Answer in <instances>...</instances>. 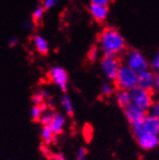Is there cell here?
<instances>
[{
	"label": "cell",
	"mask_w": 159,
	"mask_h": 160,
	"mask_svg": "<svg viewBox=\"0 0 159 160\" xmlns=\"http://www.w3.org/2000/svg\"><path fill=\"white\" fill-rule=\"evenodd\" d=\"M127 42L120 31L114 27H106L98 36V49L103 56H117L124 53Z\"/></svg>",
	"instance_id": "6da1fadb"
},
{
	"label": "cell",
	"mask_w": 159,
	"mask_h": 160,
	"mask_svg": "<svg viewBox=\"0 0 159 160\" xmlns=\"http://www.w3.org/2000/svg\"><path fill=\"white\" fill-rule=\"evenodd\" d=\"M114 83L117 90L131 91L138 86V73L127 65H122Z\"/></svg>",
	"instance_id": "7a4b0ae2"
},
{
	"label": "cell",
	"mask_w": 159,
	"mask_h": 160,
	"mask_svg": "<svg viewBox=\"0 0 159 160\" xmlns=\"http://www.w3.org/2000/svg\"><path fill=\"white\" fill-rule=\"evenodd\" d=\"M132 133L136 139L144 134L159 136V120L149 114L141 122L132 124Z\"/></svg>",
	"instance_id": "3957f363"
},
{
	"label": "cell",
	"mask_w": 159,
	"mask_h": 160,
	"mask_svg": "<svg viewBox=\"0 0 159 160\" xmlns=\"http://www.w3.org/2000/svg\"><path fill=\"white\" fill-rule=\"evenodd\" d=\"M130 96H131V103H133L138 108L147 113V111H149L153 102L152 92L147 91L137 86L130 91Z\"/></svg>",
	"instance_id": "277c9868"
},
{
	"label": "cell",
	"mask_w": 159,
	"mask_h": 160,
	"mask_svg": "<svg viewBox=\"0 0 159 160\" xmlns=\"http://www.w3.org/2000/svg\"><path fill=\"white\" fill-rule=\"evenodd\" d=\"M124 61L127 67L137 73L147 70L150 67V63L147 60L145 55L137 49L128 50L124 57Z\"/></svg>",
	"instance_id": "5b68a950"
},
{
	"label": "cell",
	"mask_w": 159,
	"mask_h": 160,
	"mask_svg": "<svg viewBox=\"0 0 159 160\" xmlns=\"http://www.w3.org/2000/svg\"><path fill=\"white\" fill-rule=\"evenodd\" d=\"M122 66L121 60L117 56H103L100 60V68L105 78L110 82H114Z\"/></svg>",
	"instance_id": "8992f818"
},
{
	"label": "cell",
	"mask_w": 159,
	"mask_h": 160,
	"mask_svg": "<svg viewBox=\"0 0 159 160\" xmlns=\"http://www.w3.org/2000/svg\"><path fill=\"white\" fill-rule=\"evenodd\" d=\"M48 76L51 82L57 86L62 92L66 93L67 90V83H69V74L64 68L60 66H54L50 68Z\"/></svg>",
	"instance_id": "52a82bcc"
},
{
	"label": "cell",
	"mask_w": 159,
	"mask_h": 160,
	"mask_svg": "<svg viewBox=\"0 0 159 160\" xmlns=\"http://www.w3.org/2000/svg\"><path fill=\"white\" fill-rule=\"evenodd\" d=\"M123 113H124V116H126L127 122L131 125L136 123V122H141L147 116V112L138 108L133 103H130L126 108H123Z\"/></svg>",
	"instance_id": "ba28073f"
},
{
	"label": "cell",
	"mask_w": 159,
	"mask_h": 160,
	"mask_svg": "<svg viewBox=\"0 0 159 160\" xmlns=\"http://www.w3.org/2000/svg\"><path fill=\"white\" fill-rule=\"evenodd\" d=\"M154 79L155 73L149 68L138 72V87L152 92L154 88Z\"/></svg>",
	"instance_id": "9c48e42d"
},
{
	"label": "cell",
	"mask_w": 159,
	"mask_h": 160,
	"mask_svg": "<svg viewBox=\"0 0 159 160\" xmlns=\"http://www.w3.org/2000/svg\"><path fill=\"white\" fill-rule=\"evenodd\" d=\"M136 140L139 147L144 151H152L159 146V137L153 134H144Z\"/></svg>",
	"instance_id": "30bf717a"
},
{
	"label": "cell",
	"mask_w": 159,
	"mask_h": 160,
	"mask_svg": "<svg viewBox=\"0 0 159 160\" xmlns=\"http://www.w3.org/2000/svg\"><path fill=\"white\" fill-rule=\"evenodd\" d=\"M89 12H90L91 17H92L97 22H103L108 18L109 9H108V6L90 4Z\"/></svg>",
	"instance_id": "8fae6325"
},
{
	"label": "cell",
	"mask_w": 159,
	"mask_h": 160,
	"mask_svg": "<svg viewBox=\"0 0 159 160\" xmlns=\"http://www.w3.org/2000/svg\"><path fill=\"white\" fill-rule=\"evenodd\" d=\"M32 42L34 45V48L35 50L42 54V55H47L49 51V43L47 42V40L45 39L43 36L42 35H35L32 39Z\"/></svg>",
	"instance_id": "7c38bea8"
},
{
	"label": "cell",
	"mask_w": 159,
	"mask_h": 160,
	"mask_svg": "<svg viewBox=\"0 0 159 160\" xmlns=\"http://www.w3.org/2000/svg\"><path fill=\"white\" fill-rule=\"evenodd\" d=\"M66 123V118L64 115L60 113H56L55 116L53 117L52 121L50 122V123L48 124L49 128H51V130L53 131V133L58 136L61 135L64 131V127Z\"/></svg>",
	"instance_id": "4fadbf2b"
},
{
	"label": "cell",
	"mask_w": 159,
	"mask_h": 160,
	"mask_svg": "<svg viewBox=\"0 0 159 160\" xmlns=\"http://www.w3.org/2000/svg\"><path fill=\"white\" fill-rule=\"evenodd\" d=\"M116 101L118 105L121 108H126L127 105L131 103V96H130V91L127 90H117L115 94Z\"/></svg>",
	"instance_id": "5bb4252c"
},
{
	"label": "cell",
	"mask_w": 159,
	"mask_h": 160,
	"mask_svg": "<svg viewBox=\"0 0 159 160\" xmlns=\"http://www.w3.org/2000/svg\"><path fill=\"white\" fill-rule=\"evenodd\" d=\"M55 137L56 135L53 133V131L49 128V125H42L41 130V138L45 146L52 145L55 142Z\"/></svg>",
	"instance_id": "9a60e30c"
},
{
	"label": "cell",
	"mask_w": 159,
	"mask_h": 160,
	"mask_svg": "<svg viewBox=\"0 0 159 160\" xmlns=\"http://www.w3.org/2000/svg\"><path fill=\"white\" fill-rule=\"evenodd\" d=\"M61 105L65 111V113L67 116L72 118L74 115V108H73V103L72 101V98L69 95H67L66 93L62 96L61 98Z\"/></svg>",
	"instance_id": "2e32d148"
},
{
	"label": "cell",
	"mask_w": 159,
	"mask_h": 160,
	"mask_svg": "<svg viewBox=\"0 0 159 160\" xmlns=\"http://www.w3.org/2000/svg\"><path fill=\"white\" fill-rule=\"evenodd\" d=\"M48 109L47 102H43L41 105H33L31 108V119L33 122H40L42 113Z\"/></svg>",
	"instance_id": "e0dca14e"
},
{
	"label": "cell",
	"mask_w": 159,
	"mask_h": 160,
	"mask_svg": "<svg viewBox=\"0 0 159 160\" xmlns=\"http://www.w3.org/2000/svg\"><path fill=\"white\" fill-rule=\"evenodd\" d=\"M56 113L57 112H56L54 109H49V108L45 112H43L41 119H40V122L42 123V125H48Z\"/></svg>",
	"instance_id": "ac0fdd59"
},
{
	"label": "cell",
	"mask_w": 159,
	"mask_h": 160,
	"mask_svg": "<svg viewBox=\"0 0 159 160\" xmlns=\"http://www.w3.org/2000/svg\"><path fill=\"white\" fill-rule=\"evenodd\" d=\"M45 13V10L43 9V7L42 5L37 6L35 9H34L33 13H32V21L34 23H37V22H40Z\"/></svg>",
	"instance_id": "d6986e66"
},
{
	"label": "cell",
	"mask_w": 159,
	"mask_h": 160,
	"mask_svg": "<svg viewBox=\"0 0 159 160\" xmlns=\"http://www.w3.org/2000/svg\"><path fill=\"white\" fill-rule=\"evenodd\" d=\"M115 89H116L115 85L111 84L110 82L102 84L101 89H100L101 90V96L103 98H109V97H111L113 94H114Z\"/></svg>",
	"instance_id": "ffe728a7"
},
{
	"label": "cell",
	"mask_w": 159,
	"mask_h": 160,
	"mask_svg": "<svg viewBox=\"0 0 159 160\" xmlns=\"http://www.w3.org/2000/svg\"><path fill=\"white\" fill-rule=\"evenodd\" d=\"M98 53H99V49L97 45H94L90 48L89 52H88V59L91 62H95L97 58H98Z\"/></svg>",
	"instance_id": "44dd1931"
},
{
	"label": "cell",
	"mask_w": 159,
	"mask_h": 160,
	"mask_svg": "<svg viewBox=\"0 0 159 160\" xmlns=\"http://www.w3.org/2000/svg\"><path fill=\"white\" fill-rule=\"evenodd\" d=\"M31 100H32L33 105H41L42 103H43L44 98L41 93V91L40 92H37V93H34L31 97Z\"/></svg>",
	"instance_id": "7402d4cb"
},
{
	"label": "cell",
	"mask_w": 159,
	"mask_h": 160,
	"mask_svg": "<svg viewBox=\"0 0 159 160\" xmlns=\"http://www.w3.org/2000/svg\"><path fill=\"white\" fill-rule=\"evenodd\" d=\"M147 113H149L150 115H152V117L159 120V101H153Z\"/></svg>",
	"instance_id": "603a6c76"
},
{
	"label": "cell",
	"mask_w": 159,
	"mask_h": 160,
	"mask_svg": "<svg viewBox=\"0 0 159 160\" xmlns=\"http://www.w3.org/2000/svg\"><path fill=\"white\" fill-rule=\"evenodd\" d=\"M59 0H42V6L43 7V9L47 11V10H50L53 7H55L57 5Z\"/></svg>",
	"instance_id": "cb8c5ba5"
},
{
	"label": "cell",
	"mask_w": 159,
	"mask_h": 160,
	"mask_svg": "<svg viewBox=\"0 0 159 160\" xmlns=\"http://www.w3.org/2000/svg\"><path fill=\"white\" fill-rule=\"evenodd\" d=\"M88 153V150L85 147H81L76 153V160H84Z\"/></svg>",
	"instance_id": "d4e9b609"
},
{
	"label": "cell",
	"mask_w": 159,
	"mask_h": 160,
	"mask_svg": "<svg viewBox=\"0 0 159 160\" xmlns=\"http://www.w3.org/2000/svg\"><path fill=\"white\" fill-rule=\"evenodd\" d=\"M151 67L155 71H159V51L154 55V57L152 59L151 63H150Z\"/></svg>",
	"instance_id": "484cf974"
},
{
	"label": "cell",
	"mask_w": 159,
	"mask_h": 160,
	"mask_svg": "<svg viewBox=\"0 0 159 160\" xmlns=\"http://www.w3.org/2000/svg\"><path fill=\"white\" fill-rule=\"evenodd\" d=\"M91 4H96V5H102V6H108L111 0H90Z\"/></svg>",
	"instance_id": "4316f807"
},
{
	"label": "cell",
	"mask_w": 159,
	"mask_h": 160,
	"mask_svg": "<svg viewBox=\"0 0 159 160\" xmlns=\"http://www.w3.org/2000/svg\"><path fill=\"white\" fill-rule=\"evenodd\" d=\"M92 136H93V128L89 124H87L86 127H84V138H86V137L92 138Z\"/></svg>",
	"instance_id": "83f0119b"
},
{
	"label": "cell",
	"mask_w": 159,
	"mask_h": 160,
	"mask_svg": "<svg viewBox=\"0 0 159 160\" xmlns=\"http://www.w3.org/2000/svg\"><path fill=\"white\" fill-rule=\"evenodd\" d=\"M153 90H155L156 92L159 94V71H156L155 72V79H154V88Z\"/></svg>",
	"instance_id": "f1b7e54d"
},
{
	"label": "cell",
	"mask_w": 159,
	"mask_h": 160,
	"mask_svg": "<svg viewBox=\"0 0 159 160\" xmlns=\"http://www.w3.org/2000/svg\"><path fill=\"white\" fill-rule=\"evenodd\" d=\"M17 44V38H12L9 41V47L10 48H14Z\"/></svg>",
	"instance_id": "f546056e"
},
{
	"label": "cell",
	"mask_w": 159,
	"mask_h": 160,
	"mask_svg": "<svg viewBox=\"0 0 159 160\" xmlns=\"http://www.w3.org/2000/svg\"><path fill=\"white\" fill-rule=\"evenodd\" d=\"M53 159H54V160H66L64 154H62V153H60V152L54 154V155H53Z\"/></svg>",
	"instance_id": "4dcf8cb0"
},
{
	"label": "cell",
	"mask_w": 159,
	"mask_h": 160,
	"mask_svg": "<svg viewBox=\"0 0 159 160\" xmlns=\"http://www.w3.org/2000/svg\"><path fill=\"white\" fill-rule=\"evenodd\" d=\"M8 160H11V159H8Z\"/></svg>",
	"instance_id": "1f68e13d"
}]
</instances>
